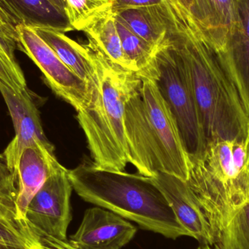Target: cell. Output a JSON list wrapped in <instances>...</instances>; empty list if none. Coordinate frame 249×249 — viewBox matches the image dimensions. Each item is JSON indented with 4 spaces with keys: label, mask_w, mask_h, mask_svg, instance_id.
<instances>
[{
    "label": "cell",
    "mask_w": 249,
    "mask_h": 249,
    "mask_svg": "<svg viewBox=\"0 0 249 249\" xmlns=\"http://www.w3.org/2000/svg\"><path fill=\"white\" fill-rule=\"evenodd\" d=\"M124 126L128 162L139 174L165 173L187 181L190 158L153 79L138 76L124 105Z\"/></svg>",
    "instance_id": "6da1fadb"
},
{
    "label": "cell",
    "mask_w": 249,
    "mask_h": 249,
    "mask_svg": "<svg viewBox=\"0 0 249 249\" xmlns=\"http://www.w3.org/2000/svg\"><path fill=\"white\" fill-rule=\"evenodd\" d=\"M168 39L188 79L206 144L213 141L247 139L249 115L216 51L193 32L171 31Z\"/></svg>",
    "instance_id": "7a4b0ae2"
},
{
    "label": "cell",
    "mask_w": 249,
    "mask_h": 249,
    "mask_svg": "<svg viewBox=\"0 0 249 249\" xmlns=\"http://www.w3.org/2000/svg\"><path fill=\"white\" fill-rule=\"evenodd\" d=\"M68 174L73 190L85 201L165 238L189 236L151 177L86 163L68 170Z\"/></svg>",
    "instance_id": "3957f363"
},
{
    "label": "cell",
    "mask_w": 249,
    "mask_h": 249,
    "mask_svg": "<svg viewBox=\"0 0 249 249\" xmlns=\"http://www.w3.org/2000/svg\"><path fill=\"white\" fill-rule=\"evenodd\" d=\"M93 61V75L86 83L87 93L77 120L99 168L124 171L127 163L124 136V105L138 74L112 65L89 48Z\"/></svg>",
    "instance_id": "277c9868"
},
{
    "label": "cell",
    "mask_w": 249,
    "mask_h": 249,
    "mask_svg": "<svg viewBox=\"0 0 249 249\" xmlns=\"http://www.w3.org/2000/svg\"><path fill=\"white\" fill-rule=\"evenodd\" d=\"M187 183L207 217L216 242L234 213L249 202L246 139L209 142L191 161Z\"/></svg>",
    "instance_id": "5b68a950"
},
{
    "label": "cell",
    "mask_w": 249,
    "mask_h": 249,
    "mask_svg": "<svg viewBox=\"0 0 249 249\" xmlns=\"http://www.w3.org/2000/svg\"><path fill=\"white\" fill-rule=\"evenodd\" d=\"M153 61L156 68L154 80L174 115L191 162L206 149V138L184 67L168 35L155 51Z\"/></svg>",
    "instance_id": "8992f818"
},
{
    "label": "cell",
    "mask_w": 249,
    "mask_h": 249,
    "mask_svg": "<svg viewBox=\"0 0 249 249\" xmlns=\"http://www.w3.org/2000/svg\"><path fill=\"white\" fill-rule=\"evenodd\" d=\"M73 187L68 170L61 166L51 174L29 203L26 221L37 236L67 241L72 219L71 199Z\"/></svg>",
    "instance_id": "52a82bcc"
},
{
    "label": "cell",
    "mask_w": 249,
    "mask_h": 249,
    "mask_svg": "<svg viewBox=\"0 0 249 249\" xmlns=\"http://www.w3.org/2000/svg\"><path fill=\"white\" fill-rule=\"evenodd\" d=\"M16 30L18 50L26 54L37 66L53 91L78 111L86 99V83L61 61L32 28L19 24Z\"/></svg>",
    "instance_id": "ba28073f"
},
{
    "label": "cell",
    "mask_w": 249,
    "mask_h": 249,
    "mask_svg": "<svg viewBox=\"0 0 249 249\" xmlns=\"http://www.w3.org/2000/svg\"><path fill=\"white\" fill-rule=\"evenodd\" d=\"M0 93L7 105L16 132L3 155L17 177L18 162L25 148L38 143L48 147L54 146L44 133L35 96L28 88L24 90H16L0 80Z\"/></svg>",
    "instance_id": "9c48e42d"
},
{
    "label": "cell",
    "mask_w": 249,
    "mask_h": 249,
    "mask_svg": "<svg viewBox=\"0 0 249 249\" xmlns=\"http://www.w3.org/2000/svg\"><path fill=\"white\" fill-rule=\"evenodd\" d=\"M136 232L127 219L96 206L85 212L78 229L68 241L77 249H123Z\"/></svg>",
    "instance_id": "30bf717a"
},
{
    "label": "cell",
    "mask_w": 249,
    "mask_h": 249,
    "mask_svg": "<svg viewBox=\"0 0 249 249\" xmlns=\"http://www.w3.org/2000/svg\"><path fill=\"white\" fill-rule=\"evenodd\" d=\"M151 178L189 237L197 240L200 245L212 247L215 238L210 224L187 181L165 173H158Z\"/></svg>",
    "instance_id": "8fae6325"
},
{
    "label": "cell",
    "mask_w": 249,
    "mask_h": 249,
    "mask_svg": "<svg viewBox=\"0 0 249 249\" xmlns=\"http://www.w3.org/2000/svg\"><path fill=\"white\" fill-rule=\"evenodd\" d=\"M217 54L249 115V0H237L235 24Z\"/></svg>",
    "instance_id": "7c38bea8"
},
{
    "label": "cell",
    "mask_w": 249,
    "mask_h": 249,
    "mask_svg": "<svg viewBox=\"0 0 249 249\" xmlns=\"http://www.w3.org/2000/svg\"><path fill=\"white\" fill-rule=\"evenodd\" d=\"M54 147L38 143L23 149L17 166L18 196L16 200L18 217L26 221L28 206L47 178L62 165L54 154Z\"/></svg>",
    "instance_id": "4fadbf2b"
},
{
    "label": "cell",
    "mask_w": 249,
    "mask_h": 249,
    "mask_svg": "<svg viewBox=\"0 0 249 249\" xmlns=\"http://www.w3.org/2000/svg\"><path fill=\"white\" fill-rule=\"evenodd\" d=\"M173 32H194L209 42L217 53L225 37L207 0H162Z\"/></svg>",
    "instance_id": "5bb4252c"
},
{
    "label": "cell",
    "mask_w": 249,
    "mask_h": 249,
    "mask_svg": "<svg viewBox=\"0 0 249 249\" xmlns=\"http://www.w3.org/2000/svg\"><path fill=\"white\" fill-rule=\"evenodd\" d=\"M0 7L17 26L47 28L63 33L74 30L67 14L49 0H0Z\"/></svg>",
    "instance_id": "9a60e30c"
},
{
    "label": "cell",
    "mask_w": 249,
    "mask_h": 249,
    "mask_svg": "<svg viewBox=\"0 0 249 249\" xmlns=\"http://www.w3.org/2000/svg\"><path fill=\"white\" fill-rule=\"evenodd\" d=\"M112 11L131 32L155 49L168 37L171 23L164 6L134 7Z\"/></svg>",
    "instance_id": "2e32d148"
},
{
    "label": "cell",
    "mask_w": 249,
    "mask_h": 249,
    "mask_svg": "<svg viewBox=\"0 0 249 249\" xmlns=\"http://www.w3.org/2000/svg\"><path fill=\"white\" fill-rule=\"evenodd\" d=\"M83 32L88 39V47L100 54L110 64L124 71L135 73L126 59L112 10L90 23Z\"/></svg>",
    "instance_id": "e0dca14e"
},
{
    "label": "cell",
    "mask_w": 249,
    "mask_h": 249,
    "mask_svg": "<svg viewBox=\"0 0 249 249\" xmlns=\"http://www.w3.org/2000/svg\"><path fill=\"white\" fill-rule=\"evenodd\" d=\"M32 29L76 75L86 83L90 80L94 67L91 55L86 45H80L67 36L65 33L53 29Z\"/></svg>",
    "instance_id": "ac0fdd59"
},
{
    "label": "cell",
    "mask_w": 249,
    "mask_h": 249,
    "mask_svg": "<svg viewBox=\"0 0 249 249\" xmlns=\"http://www.w3.org/2000/svg\"><path fill=\"white\" fill-rule=\"evenodd\" d=\"M115 19L126 59L131 66L133 71L139 77H148L152 67L154 54L157 49L135 35L116 16Z\"/></svg>",
    "instance_id": "d6986e66"
},
{
    "label": "cell",
    "mask_w": 249,
    "mask_h": 249,
    "mask_svg": "<svg viewBox=\"0 0 249 249\" xmlns=\"http://www.w3.org/2000/svg\"><path fill=\"white\" fill-rule=\"evenodd\" d=\"M41 244L26 221L0 216V249H33Z\"/></svg>",
    "instance_id": "ffe728a7"
},
{
    "label": "cell",
    "mask_w": 249,
    "mask_h": 249,
    "mask_svg": "<svg viewBox=\"0 0 249 249\" xmlns=\"http://www.w3.org/2000/svg\"><path fill=\"white\" fill-rule=\"evenodd\" d=\"M212 249H249V202L231 218Z\"/></svg>",
    "instance_id": "44dd1931"
},
{
    "label": "cell",
    "mask_w": 249,
    "mask_h": 249,
    "mask_svg": "<svg viewBox=\"0 0 249 249\" xmlns=\"http://www.w3.org/2000/svg\"><path fill=\"white\" fill-rule=\"evenodd\" d=\"M65 13L74 30L83 31L112 10L114 0H65Z\"/></svg>",
    "instance_id": "7402d4cb"
},
{
    "label": "cell",
    "mask_w": 249,
    "mask_h": 249,
    "mask_svg": "<svg viewBox=\"0 0 249 249\" xmlns=\"http://www.w3.org/2000/svg\"><path fill=\"white\" fill-rule=\"evenodd\" d=\"M219 26L227 37L236 20L237 0H207Z\"/></svg>",
    "instance_id": "603a6c76"
},
{
    "label": "cell",
    "mask_w": 249,
    "mask_h": 249,
    "mask_svg": "<svg viewBox=\"0 0 249 249\" xmlns=\"http://www.w3.org/2000/svg\"><path fill=\"white\" fill-rule=\"evenodd\" d=\"M18 191L17 177L0 154V199L16 206Z\"/></svg>",
    "instance_id": "cb8c5ba5"
},
{
    "label": "cell",
    "mask_w": 249,
    "mask_h": 249,
    "mask_svg": "<svg viewBox=\"0 0 249 249\" xmlns=\"http://www.w3.org/2000/svg\"><path fill=\"white\" fill-rule=\"evenodd\" d=\"M18 41L0 29V55L19 74H23L18 64L15 51L18 50Z\"/></svg>",
    "instance_id": "d4e9b609"
},
{
    "label": "cell",
    "mask_w": 249,
    "mask_h": 249,
    "mask_svg": "<svg viewBox=\"0 0 249 249\" xmlns=\"http://www.w3.org/2000/svg\"><path fill=\"white\" fill-rule=\"evenodd\" d=\"M0 80L6 85L18 90H24L27 88L24 74L15 71L0 55Z\"/></svg>",
    "instance_id": "484cf974"
},
{
    "label": "cell",
    "mask_w": 249,
    "mask_h": 249,
    "mask_svg": "<svg viewBox=\"0 0 249 249\" xmlns=\"http://www.w3.org/2000/svg\"><path fill=\"white\" fill-rule=\"evenodd\" d=\"M158 5L164 6L162 0H114L112 10Z\"/></svg>",
    "instance_id": "4316f807"
},
{
    "label": "cell",
    "mask_w": 249,
    "mask_h": 249,
    "mask_svg": "<svg viewBox=\"0 0 249 249\" xmlns=\"http://www.w3.org/2000/svg\"><path fill=\"white\" fill-rule=\"evenodd\" d=\"M16 26L11 18L0 7V29L18 41Z\"/></svg>",
    "instance_id": "83f0119b"
},
{
    "label": "cell",
    "mask_w": 249,
    "mask_h": 249,
    "mask_svg": "<svg viewBox=\"0 0 249 249\" xmlns=\"http://www.w3.org/2000/svg\"><path fill=\"white\" fill-rule=\"evenodd\" d=\"M39 239H40V241L43 245L52 249H77L74 248L70 244L68 240L65 241H59V240L48 238V237H40Z\"/></svg>",
    "instance_id": "f1b7e54d"
},
{
    "label": "cell",
    "mask_w": 249,
    "mask_h": 249,
    "mask_svg": "<svg viewBox=\"0 0 249 249\" xmlns=\"http://www.w3.org/2000/svg\"><path fill=\"white\" fill-rule=\"evenodd\" d=\"M0 216L18 217L16 206L0 199Z\"/></svg>",
    "instance_id": "f546056e"
},
{
    "label": "cell",
    "mask_w": 249,
    "mask_h": 249,
    "mask_svg": "<svg viewBox=\"0 0 249 249\" xmlns=\"http://www.w3.org/2000/svg\"><path fill=\"white\" fill-rule=\"evenodd\" d=\"M55 7H58L61 11L65 13L66 1L65 0H49Z\"/></svg>",
    "instance_id": "4dcf8cb0"
},
{
    "label": "cell",
    "mask_w": 249,
    "mask_h": 249,
    "mask_svg": "<svg viewBox=\"0 0 249 249\" xmlns=\"http://www.w3.org/2000/svg\"><path fill=\"white\" fill-rule=\"evenodd\" d=\"M246 145H247V159H248V162L249 165V124L248 128V133H247V139H246Z\"/></svg>",
    "instance_id": "1f68e13d"
},
{
    "label": "cell",
    "mask_w": 249,
    "mask_h": 249,
    "mask_svg": "<svg viewBox=\"0 0 249 249\" xmlns=\"http://www.w3.org/2000/svg\"><path fill=\"white\" fill-rule=\"evenodd\" d=\"M42 243V242H41ZM52 249L51 248H49V247H45V245H43V244H41L40 245L38 246V247H35V249Z\"/></svg>",
    "instance_id": "d6a6232c"
},
{
    "label": "cell",
    "mask_w": 249,
    "mask_h": 249,
    "mask_svg": "<svg viewBox=\"0 0 249 249\" xmlns=\"http://www.w3.org/2000/svg\"><path fill=\"white\" fill-rule=\"evenodd\" d=\"M197 249H212V248L209 245H200Z\"/></svg>",
    "instance_id": "836d02e7"
}]
</instances>
